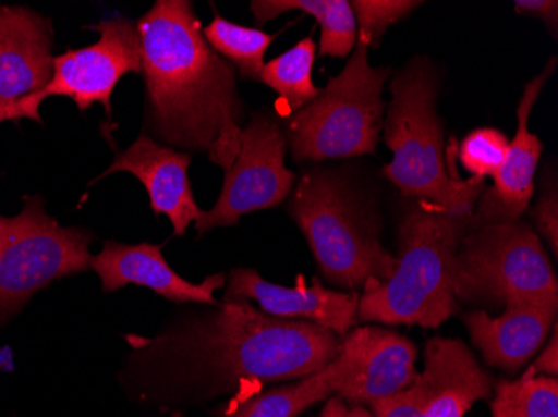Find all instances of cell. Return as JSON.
I'll return each instance as SVG.
<instances>
[{"mask_svg":"<svg viewBox=\"0 0 558 417\" xmlns=\"http://www.w3.org/2000/svg\"><path fill=\"white\" fill-rule=\"evenodd\" d=\"M507 147H509V139L498 128H476L463 139L460 146V162L475 177L485 179L487 175L494 177L504 162Z\"/></svg>","mask_w":558,"mask_h":417,"instance_id":"d4e9b609","label":"cell"},{"mask_svg":"<svg viewBox=\"0 0 558 417\" xmlns=\"http://www.w3.org/2000/svg\"><path fill=\"white\" fill-rule=\"evenodd\" d=\"M203 34L213 49L231 59L240 68L244 77L259 81V75L265 68L266 50L276 36L233 24L219 15L203 30Z\"/></svg>","mask_w":558,"mask_h":417,"instance_id":"7402d4cb","label":"cell"},{"mask_svg":"<svg viewBox=\"0 0 558 417\" xmlns=\"http://www.w3.org/2000/svg\"><path fill=\"white\" fill-rule=\"evenodd\" d=\"M473 204L418 199L401 222L393 274L363 285L360 321L435 329L459 312L451 272L460 241L473 229Z\"/></svg>","mask_w":558,"mask_h":417,"instance_id":"3957f363","label":"cell"},{"mask_svg":"<svg viewBox=\"0 0 558 417\" xmlns=\"http://www.w3.org/2000/svg\"><path fill=\"white\" fill-rule=\"evenodd\" d=\"M390 90L384 124L385 143L393 152V161L384 168L388 181L404 196L428 203L476 200L484 189V179L460 177L453 161L454 140L445 158L444 122L437 112L438 81L429 62H410L397 74Z\"/></svg>","mask_w":558,"mask_h":417,"instance_id":"277c9868","label":"cell"},{"mask_svg":"<svg viewBox=\"0 0 558 417\" xmlns=\"http://www.w3.org/2000/svg\"><path fill=\"white\" fill-rule=\"evenodd\" d=\"M532 219L537 224L538 231L544 234L545 241L550 246L554 257L558 256V194L557 186L548 187L545 184L544 193L538 199L537 206L532 211Z\"/></svg>","mask_w":558,"mask_h":417,"instance_id":"484cf974","label":"cell"},{"mask_svg":"<svg viewBox=\"0 0 558 417\" xmlns=\"http://www.w3.org/2000/svg\"><path fill=\"white\" fill-rule=\"evenodd\" d=\"M287 139L265 115L241 131L240 152L226 171L221 196L196 222L199 236L215 228L233 225L247 212L278 206L293 189L296 175L284 165Z\"/></svg>","mask_w":558,"mask_h":417,"instance_id":"30bf717a","label":"cell"},{"mask_svg":"<svg viewBox=\"0 0 558 417\" xmlns=\"http://www.w3.org/2000/svg\"><path fill=\"white\" fill-rule=\"evenodd\" d=\"M363 329L362 359L338 388L350 406H363L412 388L418 379L416 347L409 338L381 328Z\"/></svg>","mask_w":558,"mask_h":417,"instance_id":"ac0fdd59","label":"cell"},{"mask_svg":"<svg viewBox=\"0 0 558 417\" xmlns=\"http://www.w3.org/2000/svg\"><path fill=\"white\" fill-rule=\"evenodd\" d=\"M136 30L156 133L166 143L205 150L228 171L243 131L233 65L209 46L186 0H159Z\"/></svg>","mask_w":558,"mask_h":417,"instance_id":"6da1fadb","label":"cell"},{"mask_svg":"<svg viewBox=\"0 0 558 417\" xmlns=\"http://www.w3.org/2000/svg\"><path fill=\"white\" fill-rule=\"evenodd\" d=\"M490 376L457 339L435 338L426 344L425 369L413 388L425 417H463L490 394Z\"/></svg>","mask_w":558,"mask_h":417,"instance_id":"2e32d148","label":"cell"},{"mask_svg":"<svg viewBox=\"0 0 558 417\" xmlns=\"http://www.w3.org/2000/svg\"><path fill=\"white\" fill-rule=\"evenodd\" d=\"M93 29L100 34L99 42L54 58L50 83L14 102H0V122L33 119L43 124L40 103L54 96L69 97L81 111L100 102L111 115L112 90L121 77L143 71L140 36L128 19H109Z\"/></svg>","mask_w":558,"mask_h":417,"instance_id":"9c48e42d","label":"cell"},{"mask_svg":"<svg viewBox=\"0 0 558 417\" xmlns=\"http://www.w3.org/2000/svg\"><path fill=\"white\" fill-rule=\"evenodd\" d=\"M2 250H4V237H2V231H0V257H2Z\"/></svg>","mask_w":558,"mask_h":417,"instance_id":"4dcf8cb0","label":"cell"},{"mask_svg":"<svg viewBox=\"0 0 558 417\" xmlns=\"http://www.w3.org/2000/svg\"><path fill=\"white\" fill-rule=\"evenodd\" d=\"M251 11L259 24L290 11L313 15L322 25L319 54L348 58L356 42V19L348 0H256Z\"/></svg>","mask_w":558,"mask_h":417,"instance_id":"ffe728a7","label":"cell"},{"mask_svg":"<svg viewBox=\"0 0 558 417\" xmlns=\"http://www.w3.org/2000/svg\"><path fill=\"white\" fill-rule=\"evenodd\" d=\"M554 334H551L548 346L545 347L544 353L538 356L525 372L522 378H538L541 375L548 376V378H557L558 375V332L557 322L551 328Z\"/></svg>","mask_w":558,"mask_h":417,"instance_id":"f1b7e54d","label":"cell"},{"mask_svg":"<svg viewBox=\"0 0 558 417\" xmlns=\"http://www.w3.org/2000/svg\"><path fill=\"white\" fill-rule=\"evenodd\" d=\"M369 406H372L375 417H425L423 416L422 401L413 385L393 396L373 401Z\"/></svg>","mask_w":558,"mask_h":417,"instance_id":"4316f807","label":"cell"},{"mask_svg":"<svg viewBox=\"0 0 558 417\" xmlns=\"http://www.w3.org/2000/svg\"><path fill=\"white\" fill-rule=\"evenodd\" d=\"M451 285L463 303L558 301V281L541 237L525 222H492L466 232L454 254Z\"/></svg>","mask_w":558,"mask_h":417,"instance_id":"52a82bcc","label":"cell"},{"mask_svg":"<svg viewBox=\"0 0 558 417\" xmlns=\"http://www.w3.org/2000/svg\"><path fill=\"white\" fill-rule=\"evenodd\" d=\"M90 268L102 282L106 293L121 290L124 285H141L155 291L172 303L215 304V291L225 285L226 275L215 274L201 284H193L172 271L162 256L159 244H105L102 250L90 260Z\"/></svg>","mask_w":558,"mask_h":417,"instance_id":"4fadbf2b","label":"cell"},{"mask_svg":"<svg viewBox=\"0 0 558 417\" xmlns=\"http://www.w3.org/2000/svg\"><path fill=\"white\" fill-rule=\"evenodd\" d=\"M190 165V154L159 146L155 139L141 136L133 146L119 154L111 168L97 181L114 172L136 175L149 193L150 209L156 216H168L175 236H183L187 225L199 221L203 214L191 191Z\"/></svg>","mask_w":558,"mask_h":417,"instance_id":"9a60e30c","label":"cell"},{"mask_svg":"<svg viewBox=\"0 0 558 417\" xmlns=\"http://www.w3.org/2000/svg\"><path fill=\"white\" fill-rule=\"evenodd\" d=\"M515 11L519 14L541 17L550 30L551 36L557 37L558 30V2L557 0H517Z\"/></svg>","mask_w":558,"mask_h":417,"instance_id":"83f0119b","label":"cell"},{"mask_svg":"<svg viewBox=\"0 0 558 417\" xmlns=\"http://www.w3.org/2000/svg\"><path fill=\"white\" fill-rule=\"evenodd\" d=\"M555 65L557 59L551 58L544 71L526 84L517 109L519 127L515 137L509 143L504 162L494 175L495 186L482 194L478 211L473 214V228L492 222L519 221L530 206L535 193V171L544 146L535 134L530 133L529 118L545 83L554 74Z\"/></svg>","mask_w":558,"mask_h":417,"instance_id":"8fae6325","label":"cell"},{"mask_svg":"<svg viewBox=\"0 0 558 417\" xmlns=\"http://www.w3.org/2000/svg\"><path fill=\"white\" fill-rule=\"evenodd\" d=\"M362 349L363 329L360 328L341 341L338 356L325 368L294 384L234 401L219 417H298L303 410L337 393L344 379L350 378L359 366Z\"/></svg>","mask_w":558,"mask_h":417,"instance_id":"d6986e66","label":"cell"},{"mask_svg":"<svg viewBox=\"0 0 558 417\" xmlns=\"http://www.w3.org/2000/svg\"><path fill=\"white\" fill-rule=\"evenodd\" d=\"M331 331L256 309L243 297L225 299L215 316L150 343L149 354H171L175 366L213 394L230 388L301 379L338 356Z\"/></svg>","mask_w":558,"mask_h":417,"instance_id":"7a4b0ae2","label":"cell"},{"mask_svg":"<svg viewBox=\"0 0 558 417\" xmlns=\"http://www.w3.org/2000/svg\"><path fill=\"white\" fill-rule=\"evenodd\" d=\"M492 417H558L557 378H520L500 382Z\"/></svg>","mask_w":558,"mask_h":417,"instance_id":"603a6c76","label":"cell"},{"mask_svg":"<svg viewBox=\"0 0 558 417\" xmlns=\"http://www.w3.org/2000/svg\"><path fill=\"white\" fill-rule=\"evenodd\" d=\"M390 71L372 68L368 47L359 42L343 71L331 77L288 125L298 162L375 154L384 128V87Z\"/></svg>","mask_w":558,"mask_h":417,"instance_id":"8992f818","label":"cell"},{"mask_svg":"<svg viewBox=\"0 0 558 417\" xmlns=\"http://www.w3.org/2000/svg\"><path fill=\"white\" fill-rule=\"evenodd\" d=\"M50 46L46 19L29 9L0 5V102H14L50 83Z\"/></svg>","mask_w":558,"mask_h":417,"instance_id":"e0dca14e","label":"cell"},{"mask_svg":"<svg viewBox=\"0 0 558 417\" xmlns=\"http://www.w3.org/2000/svg\"><path fill=\"white\" fill-rule=\"evenodd\" d=\"M422 2L413 0H354L351 2L354 19L359 22V42L378 47L388 27L412 14Z\"/></svg>","mask_w":558,"mask_h":417,"instance_id":"cb8c5ba5","label":"cell"},{"mask_svg":"<svg viewBox=\"0 0 558 417\" xmlns=\"http://www.w3.org/2000/svg\"><path fill=\"white\" fill-rule=\"evenodd\" d=\"M15 218L0 216L4 250L0 257V322L15 315L37 291L56 279L84 272L93 256V234L62 228L44 211L40 197H24Z\"/></svg>","mask_w":558,"mask_h":417,"instance_id":"ba28073f","label":"cell"},{"mask_svg":"<svg viewBox=\"0 0 558 417\" xmlns=\"http://www.w3.org/2000/svg\"><path fill=\"white\" fill-rule=\"evenodd\" d=\"M290 214L329 282L359 290L368 279L387 281L393 274L397 260L379 243L375 222L347 182L331 172L303 175L291 197Z\"/></svg>","mask_w":558,"mask_h":417,"instance_id":"5b68a950","label":"cell"},{"mask_svg":"<svg viewBox=\"0 0 558 417\" xmlns=\"http://www.w3.org/2000/svg\"><path fill=\"white\" fill-rule=\"evenodd\" d=\"M557 312L558 301L513 299L505 304L504 315L498 318L473 310L463 321L487 364L515 372L541 349L557 322Z\"/></svg>","mask_w":558,"mask_h":417,"instance_id":"5bb4252c","label":"cell"},{"mask_svg":"<svg viewBox=\"0 0 558 417\" xmlns=\"http://www.w3.org/2000/svg\"><path fill=\"white\" fill-rule=\"evenodd\" d=\"M319 417H375L362 406H350L340 396L331 397Z\"/></svg>","mask_w":558,"mask_h":417,"instance_id":"f546056e","label":"cell"},{"mask_svg":"<svg viewBox=\"0 0 558 417\" xmlns=\"http://www.w3.org/2000/svg\"><path fill=\"white\" fill-rule=\"evenodd\" d=\"M233 297L255 301L275 318L308 321L333 334H347L359 316L360 294L326 290L318 279L308 285L301 275L294 287H284L265 281L255 269H233L225 299Z\"/></svg>","mask_w":558,"mask_h":417,"instance_id":"7c38bea8","label":"cell"},{"mask_svg":"<svg viewBox=\"0 0 558 417\" xmlns=\"http://www.w3.org/2000/svg\"><path fill=\"white\" fill-rule=\"evenodd\" d=\"M315 54V40L310 36L263 68L259 81L278 93L287 114L301 111L322 93L312 79Z\"/></svg>","mask_w":558,"mask_h":417,"instance_id":"44dd1931","label":"cell"}]
</instances>
